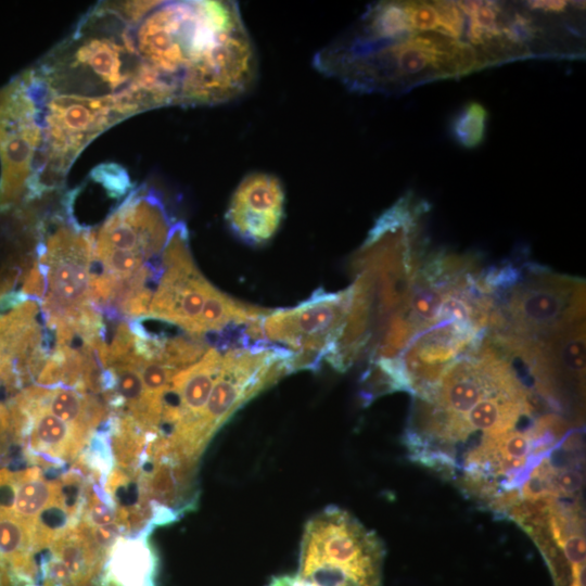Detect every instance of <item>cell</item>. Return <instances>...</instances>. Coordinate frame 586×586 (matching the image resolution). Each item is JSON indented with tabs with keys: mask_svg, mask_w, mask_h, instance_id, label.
<instances>
[{
	"mask_svg": "<svg viewBox=\"0 0 586 586\" xmlns=\"http://www.w3.org/2000/svg\"><path fill=\"white\" fill-rule=\"evenodd\" d=\"M526 278L512 266L496 268L494 302L488 324L492 341L504 348L536 342L562 327L584 318V283L533 266Z\"/></svg>",
	"mask_w": 586,
	"mask_h": 586,
	"instance_id": "obj_5",
	"label": "cell"
},
{
	"mask_svg": "<svg viewBox=\"0 0 586 586\" xmlns=\"http://www.w3.org/2000/svg\"><path fill=\"white\" fill-rule=\"evenodd\" d=\"M270 310L237 301L213 288L192 334L201 336L208 332H220L227 327H245L263 318Z\"/></svg>",
	"mask_w": 586,
	"mask_h": 586,
	"instance_id": "obj_17",
	"label": "cell"
},
{
	"mask_svg": "<svg viewBox=\"0 0 586 586\" xmlns=\"http://www.w3.org/2000/svg\"><path fill=\"white\" fill-rule=\"evenodd\" d=\"M404 3L413 33L438 30V14L433 1H404Z\"/></svg>",
	"mask_w": 586,
	"mask_h": 586,
	"instance_id": "obj_22",
	"label": "cell"
},
{
	"mask_svg": "<svg viewBox=\"0 0 586 586\" xmlns=\"http://www.w3.org/2000/svg\"><path fill=\"white\" fill-rule=\"evenodd\" d=\"M162 273L153 293L148 317L176 324L190 334L214 288L196 268L183 222L173 225L161 256Z\"/></svg>",
	"mask_w": 586,
	"mask_h": 586,
	"instance_id": "obj_10",
	"label": "cell"
},
{
	"mask_svg": "<svg viewBox=\"0 0 586 586\" xmlns=\"http://www.w3.org/2000/svg\"><path fill=\"white\" fill-rule=\"evenodd\" d=\"M438 14V30L457 40L464 34L466 16L456 1H433Z\"/></svg>",
	"mask_w": 586,
	"mask_h": 586,
	"instance_id": "obj_23",
	"label": "cell"
},
{
	"mask_svg": "<svg viewBox=\"0 0 586 586\" xmlns=\"http://www.w3.org/2000/svg\"><path fill=\"white\" fill-rule=\"evenodd\" d=\"M36 98L42 140L25 202L56 192L82 150L115 124L137 114L118 95L81 97L47 91L24 71Z\"/></svg>",
	"mask_w": 586,
	"mask_h": 586,
	"instance_id": "obj_4",
	"label": "cell"
},
{
	"mask_svg": "<svg viewBox=\"0 0 586 586\" xmlns=\"http://www.w3.org/2000/svg\"><path fill=\"white\" fill-rule=\"evenodd\" d=\"M49 547L51 556L67 568L74 586H87L105 562L94 549L82 521L66 526Z\"/></svg>",
	"mask_w": 586,
	"mask_h": 586,
	"instance_id": "obj_15",
	"label": "cell"
},
{
	"mask_svg": "<svg viewBox=\"0 0 586 586\" xmlns=\"http://www.w3.org/2000/svg\"><path fill=\"white\" fill-rule=\"evenodd\" d=\"M384 548L347 511L330 506L305 526L297 574L319 565L343 571L358 586H382Z\"/></svg>",
	"mask_w": 586,
	"mask_h": 586,
	"instance_id": "obj_8",
	"label": "cell"
},
{
	"mask_svg": "<svg viewBox=\"0 0 586 586\" xmlns=\"http://www.w3.org/2000/svg\"><path fill=\"white\" fill-rule=\"evenodd\" d=\"M487 119L486 109L476 101H470L451 117L450 136L460 146L475 149L485 140Z\"/></svg>",
	"mask_w": 586,
	"mask_h": 586,
	"instance_id": "obj_20",
	"label": "cell"
},
{
	"mask_svg": "<svg viewBox=\"0 0 586 586\" xmlns=\"http://www.w3.org/2000/svg\"><path fill=\"white\" fill-rule=\"evenodd\" d=\"M41 140L38 104L23 72L0 88V213L26 201Z\"/></svg>",
	"mask_w": 586,
	"mask_h": 586,
	"instance_id": "obj_9",
	"label": "cell"
},
{
	"mask_svg": "<svg viewBox=\"0 0 586 586\" xmlns=\"http://www.w3.org/2000/svg\"><path fill=\"white\" fill-rule=\"evenodd\" d=\"M234 1H160L132 25L141 62L176 90L188 76L220 61L246 33Z\"/></svg>",
	"mask_w": 586,
	"mask_h": 586,
	"instance_id": "obj_3",
	"label": "cell"
},
{
	"mask_svg": "<svg viewBox=\"0 0 586 586\" xmlns=\"http://www.w3.org/2000/svg\"><path fill=\"white\" fill-rule=\"evenodd\" d=\"M15 280L14 275H1L0 273V297L12 286Z\"/></svg>",
	"mask_w": 586,
	"mask_h": 586,
	"instance_id": "obj_25",
	"label": "cell"
},
{
	"mask_svg": "<svg viewBox=\"0 0 586 586\" xmlns=\"http://www.w3.org/2000/svg\"><path fill=\"white\" fill-rule=\"evenodd\" d=\"M60 493V481H46L39 467L16 471L12 514L34 523L39 513L55 500Z\"/></svg>",
	"mask_w": 586,
	"mask_h": 586,
	"instance_id": "obj_19",
	"label": "cell"
},
{
	"mask_svg": "<svg viewBox=\"0 0 586 586\" xmlns=\"http://www.w3.org/2000/svg\"><path fill=\"white\" fill-rule=\"evenodd\" d=\"M352 286L340 292L315 291L298 305L270 310L246 326L249 341L292 353L291 370H316L328 359L343 333L352 303Z\"/></svg>",
	"mask_w": 586,
	"mask_h": 586,
	"instance_id": "obj_7",
	"label": "cell"
},
{
	"mask_svg": "<svg viewBox=\"0 0 586 586\" xmlns=\"http://www.w3.org/2000/svg\"><path fill=\"white\" fill-rule=\"evenodd\" d=\"M550 481L557 497L577 495L583 486V475L575 468L557 469L552 466Z\"/></svg>",
	"mask_w": 586,
	"mask_h": 586,
	"instance_id": "obj_24",
	"label": "cell"
},
{
	"mask_svg": "<svg viewBox=\"0 0 586 586\" xmlns=\"http://www.w3.org/2000/svg\"><path fill=\"white\" fill-rule=\"evenodd\" d=\"M135 365L141 375L149 398H161L169 387L173 377L178 373L156 359L137 356Z\"/></svg>",
	"mask_w": 586,
	"mask_h": 586,
	"instance_id": "obj_21",
	"label": "cell"
},
{
	"mask_svg": "<svg viewBox=\"0 0 586 586\" xmlns=\"http://www.w3.org/2000/svg\"><path fill=\"white\" fill-rule=\"evenodd\" d=\"M102 586H156L158 557L148 535L120 536L103 564Z\"/></svg>",
	"mask_w": 586,
	"mask_h": 586,
	"instance_id": "obj_13",
	"label": "cell"
},
{
	"mask_svg": "<svg viewBox=\"0 0 586 586\" xmlns=\"http://www.w3.org/2000/svg\"><path fill=\"white\" fill-rule=\"evenodd\" d=\"M38 264L46 272L41 300L46 324L54 330L76 324L98 310L92 303L91 265L94 233L64 211L38 224Z\"/></svg>",
	"mask_w": 586,
	"mask_h": 586,
	"instance_id": "obj_6",
	"label": "cell"
},
{
	"mask_svg": "<svg viewBox=\"0 0 586 586\" xmlns=\"http://www.w3.org/2000/svg\"><path fill=\"white\" fill-rule=\"evenodd\" d=\"M173 225L158 193L141 186L102 224L93 249L129 251L160 260Z\"/></svg>",
	"mask_w": 586,
	"mask_h": 586,
	"instance_id": "obj_11",
	"label": "cell"
},
{
	"mask_svg": "<svg viewBox=\"0 0 586 586\" xmlns=\"http://www.w3.org/2000/svg\"><path fill=\"white\" fill-rule=\"evenodd\" d=\"M41 400L52 415L87 437L106 415L97 398L71 388L43 387Z\"/></svg>",
	"mask_w": 586,
	"mask_h": 586,
	"instance_id": "obj_16",
	"label": "cell"
},
{
	"mask_svg": "<svg viewBox=\"0 0 586 586\" xmlns=\"http://www.w3.org/2000/svg\"><path fill=\"white\" fill-rule=\"evenodd\" d=\"M313 66L353 92L392 95L492 65L467 41L437 31L391 38L351 26L315 53Z\"/></svg>",
	"mask_w": 586,
	"mask_h": 586,
	"instance_id": "obj_1",
	"label": "cell"
},
{
	"mask_svg": "<svg viewBox=\"0 0 586 586\" xmlns=\"http://www.w3.org/2000/svg\"><path fill=\"white\" fill-rule=\"evenodd\" d=\"M285 194L280 179L253 171L237 186L226 212V221L241 241L267 243L278 231L284 215Z\"/></svg>",
	"mask_w": 586,
	"mask_h": 586,
	"instance_id": "obj_12",
	"label": "cell"
},
{
	"mask_svg": "<svg viewBox=\"0 0 586 586\" xmlns=\"http://www.w3.org/2000/svg\"><path fill=\"white\" fill-rule=\"evenodd\" d=\"M221 359L222 354L216 347H209L195 364L173 377L170 387L177 394L179 403V420L176 425L194 422L201 417L218 375Z\"/></svg>",
	"mask_w": 586,
	"mask_h": 586,
	"instance_id": "obj_14",
	"label": "cell"
},
{
	"mask_svg": "<svg viewBox=\"0 0 586 586\" xmlns=\"http://www.w3.org/2000/svg\"><path fill=\"white\" fill-rule=\"evenodd\" d=\"M38 311V304L27 300L0 316V385L9 391L18 388L13 370L15 346L25 329L36 321Z\"/></svg>",
	"mask_w": 586,
	"mask_h": 586,
	"instance_id": "obj_18",
	"label": "cell"
},
{
	"mask_svg": "<svg viewBox=\"0 0 586 586\" xmlns=\"http://www.w3.org/2000/svg\"><path fill=\"white\" fill-rule=\"evenodd\" d=\"M142 66L132 25L111 2H100L29 69L49 92L109 97L128 92Z\"/></svg>",
	"mask_w": 586,
	"mask_h": 586,
	"instance_id": "obj_2",
	"label": "cell"
}]
</instances>
